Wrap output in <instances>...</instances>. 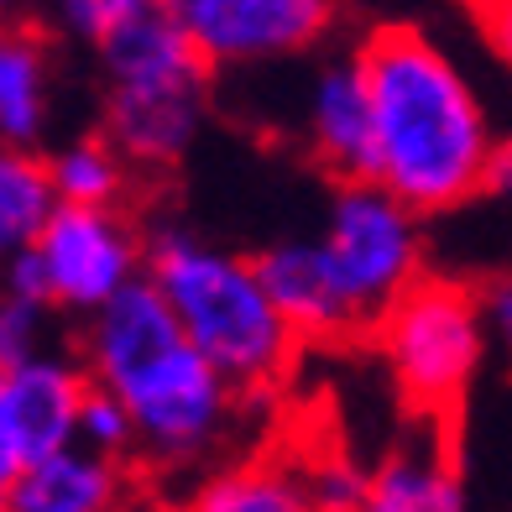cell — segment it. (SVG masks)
<instances>
[{"mask_svg":"<svg viewBox=\"0 0 512 512\" xmlns=\"http://www.w3.org/2000/svg\"><path fill=\"white\" fill-rule=\"evenodd\" d=\"M194 32L209 63L288 58L324 37L335 0H162Z\"/></svg>","mask_w":512,"mask_h":512,"instance_id":"ba28073f","label":"cell"},{"mask_svg":"<svg viewBox=\"0 0 512 512\" xmlns=\"http://www.w3.org/2000/svg\"><path fill=\"white\" fill-rule=\"evenodd\" d=\"M6 293H11V298H27V304L53 309V272H48V256H42V246H21V251H11Z\"/></svg>","mask_w":512,"mask_h":512,"instance_id":"44dd1931","label":"cell"},{"mask_svg":"<svg viewBox=\"0 0 512 512\" xmlns=\"http://www.w3.org/2000/svg\"><path fill=\"white\" fill-rule=\"evenodd\" d=\"M481 309H486V330H492V340L502 345V356L512 366V272H502L497 283H486Z\"/></svg>","mask_w":512,"mask_h":512,"instance_id":"603a6c76","label":"cell"},{"mask_svg":"<svg viewBox=\"0 0 512 512\" xmlns=\"http://www.w3.org/2000/svg\"><path fill=\"white\" fill-rule=\"evenodd\" d=\"M324 251L340 277V293L351 304L361 330H377V319L418 283L424 267V236H418V209L398 199L382 178L340 183Z\"/></svg>","mask_w":512,"mask_h":512,"instance_id":"5b68a950","label":"cell"},{"mask_svg":"<svg viewBox=\"0 0 512 512\" xmlns=\"http://www.w3.org/2000/svg\"><path fill=\"white\" fill-rule=\"evenodd\" d=\"M309 136H314V157L340 183L377 178V115H371V89L356 58L319 74L314 105H309Z\"/></svg>","mask_w":512,"mask_h":512,"instance_id":"7c38bea8","label":"cell"},{"mask_svg":"<svg viewBox=\"0 0 512 512\" xmlns=\"http://www.w3.org/2000/svg\"><path fill=\"white\" fill-rule=\"evenodd\" d=\"M6 6H16V0H6Z\"/></svg>","mask_w":512,"mask_h":512,"instance_id":"4316f807","label":"cell"},{"mask_svg":"<svg viewBox=\"0 0 512 512\" xmlns=\"http://www.w3.org/2000/svg\"><path fill=\"white\" fill-rule=\"evenodd\" d=\"M79 445L105 450V455H115V460H126V455L136 450V418H131V408L115 398L110 387H100V382H89V392H84Z\"/></svg>","mask_w":512,"mask_h":512,"instance_id":"ac0fdd59","label":"cell"},{"mask_svg":"<svg viewBox=\"0 0 512 512\" xmlns=\"http://www.w3.org/2000/svg\"><path fill=\"white\" fill-rule=\"evenodd\" d=\"M256 272L272 293V304L283 309L304 340H335V335H356L361 324L340 293V277L330 267L324 241H283L256 256Z\"/></svg>","mask_w":512,"mask_h":512,"instance_id":"8fae6325","label":"cell"},{"mask_svg":"<svg viewBox=\"0 0 512 512\" xmlns=\"http://www.w3.org/2000/svg\"><path fill=\"white\" fill-rule=\"evenodd\" d=\"M481 194L512 199V142H497L492 147V162H486V189Z\"/></svg>","mask_w":512,"mask_h":512,"instance_id":"d4e9b609","label":"cell"},{"mask_svg":"<svg viewBox=\"0 0 512 512\" xmlns=\"http://www.w3.org/2000/svg\"><path fill=\"white\" fill-rule=\"evenodd\" d=\"M48 121V53L37 32H11L0 42V136L32 147Z\"/></svg>","mask_w":512,"mask_h":512,"instance_id":"9a60e30c","label":"cell"},{"mask_svg":"<svg viewBox=\"0 0 512 512\" xmlns=\"http://www.w3.org/2000/svg\"><path fill=\"white\" fill-rule=\"evenodd\" d=\"M37 246L53 272V309L79 314L105 309L136 283V262H147V241L131 230L121 204H63Z\"/></svg>","mask_w":512,"mask_h":512,"instance_id":"8992f818","label":"cell"},{"mask_svg":"<svg viewBox=\"0 0 512 512\" xmlns=\"http://www.w3.org/2000/svg\"><path fill=\"white\" fill-rule=\"evenodd\" d=\"M377 340L387 351V366L398 377L403 398L434 424H450L481 366L486 309L465 283L418 277L377 319Z\"/></svg>","mask_w":512,"mask_h":512,"instance_id":"277c9868","label":"cell"},{"mask_svg":"<svg viewBox=\"0 0 512 512\" xmlns=\"http://www.w3.org/2000/svg\"><path fill=\"white\" fill-rule=\"evenodd\" d=\"M209 79L189 84H110L105 131L136 168H173L189 152L199 115H204Z\"/></svg>","mask_w":512,"mask_h":512,"instance_id":"9c48e42d","label":"cell"},{"mask_svg":"<svg viewBox=\"0 0 512 512\" xmlns=\"http://www.w3.org/2000/svg\"><path fill=\"white\" fill-rule=\"evenodd\" d=\"M84 366L136 418V450L152 465L204 460L225 439L241 392L209 361L152 277H136L89 314Z\"/></svg>","mask_w":512,"mask_h":512,"instance_id":"7a4b0ae2","label":"cell"},{"mask_svg":"<svg viewBox=\"0 0 512 512\" xmlns=\"http://www.w3.org/2000/svg\"><path fill=\"white\" fill-rule=\"evenodd\" d=\"M309 502L314 512H366V497H371V481L345 460H324V465H309Z\"/></svg>","mask_w":512,"mask_h":512,"instance_id":"d6986e66","label":"cell"},{"mask_svg":"<svg viewBox=\"0 0 512 512\" xmlns=\"http://www.w3.org/2000/svg\"><path fill=\"white\" fill-rule=\"evenodd\" d=\"M366 512H465V486L450 455H392L371 476Z\"/></svg>","mask_w":512,"mask_h":512,"instance_id":"5bb4252c","label":"cell"},{"mask_svg":"<svg viewBox=\"0 0 512 512\" xmlns=\"http://www.w3.org/2000/svg\"><path fill=\"white\" fill-rule=\"evenodd\" d=\"M183 512H314V502L304 476H293L272 460H251L236 471L209 476Z\"/></svg>","mask_w":512,"mask_h":512,"instance_id":"2e32d148","label":"cell"},{"mask_svg":"<svg viewBox=\"0 0 512 512\" xmlns=\"http://www.w3.org/2000/svg\"><path fill=\"white\" fill-rule=\"evenodd\" d=\"M147 277L168 293L183 330L236 392H262L283 382L304 335L272 304L256 256L246 262V256L204 246L183 225H157L147 236Z\"/></svg>","mask_w":512,"mask_h":512,"instance_id":"3957f363","label":"cell"},{"mask_svg":"<svg viewBox=\"0 0 512 512\" xmlns=\"http://www.w3.org/2000/svg\"><path fill=\"white\" fill-rule=\"evenodd\" d=\"M58 209H63V189L53 162H42L27 147H11L0 157V241H6V251L37 246Z\"/></svg>","mask_w":512,"mask_h":512,"instance_id":"4fadbf2b","label":"cell"},{"mask_svg":"<svg viewBox=\"0 0 512 512\" xmlns=\"http://www.w3.org/2000/svg\"><path fill=\"white\" fill-rule=\"evenodd\" d=\"M37 319H42V304H27V298H6V309H0V366H16V361L37 356V351H32Z\"/></svg>","mask_w":512,"mask_h":512,"instance_id":"7402d4cb","label":"cell"},{"mask_svg":"<svg viewBox=\"0 0 512 512\" xmlns=\"http://www.w3.org/2000/svg\"><path fill=\"white\" fill-rule=\"evenodd\" d=\"M377 115V178L418 215H445L486 189L492 131L460 68L413 27H377L361 42Z\"/></svg>","mask_w":512,"mask_h":512,"instance_id":"6da1fadb","label":"cell"},{"mask_svg":"<svg viewBox=\"0 0 512 512\" xmlns=\"http://www.w3.org/2000/svg\"><path fill=\"white\" fill-rule=\"evenodd\" d=\"M89 382H95L89 366L68 356H27L0 366V486L74 445Z\"/></svg>","mask_w":512,"mask_h":512,"instance_id":"52a82bcc","label":"cell"},{"mask_svg":"<svg viewBox=\"0 0 512 512\" xmlns=\"http://www.w3.org/2000/svg\"><path fill=\"white\" fill-rule=\"evenodd\" d=\"M126 152L110 142V136H84V142L63 147L53 157L63 204H121L126 199Z\"/></svg>","mask_w":512,"mask_h":512,"instance_id":"e0dca14e","label":"cell"},{"mask_svg":"<svg viewBox=\"0 0 512 512\" xmlns=\"http://www.w3.org/2000/svg\"><path fill=\"white\" fill-rule=\"evenodd\" d=\"M58 6H63L68 32H79V37H89V42H100L110 27H121L126 16L157 6V0H58Z\"/></svg>","mask_w":512,"mask_h":512,"instance_id":"ffe728a7","label":"cell"},{"mask_svg":"<svg viewBox=\"0 0 512 512\" xmlns=\"http://www.w3.org/2000/svg\"><path fill=\"white\" fill-rule=\"evenodd\" d=\"M481 21H486V32H492L497 53L512 63V0H481Z\"/></svg>","mask_w":512,"mask_h":512,"instance_id":"cb8c5ba5","label":"cell"},{"mask_svg":"<svg viewBox=\"0 0 512 512\" xmlns=\"http://www.w3.org/2000/svg\"><path fill=\"white\" fill-rule=\"evenodd\" d=\"M121 512H157L152 502H136V507H121Z\"/></svg>","mask_w":512,"mask_h":512,"instance_id":"484cf974","label":"cell"},{"mask_svg":"<svg viewBox=\"0 0 512 512\" xmlns=\"http://www.w3.org/2000/svg\"><path fill=\"white\" fill-rule=\"evenodd\" d=\"M121 507H126V460L89 450L79 439L0 486V512H121Z\"/></svg>","mask_w":512,"mask_h":512,"instance_id":"30bf717a","label":"cell"}]
</instances>
